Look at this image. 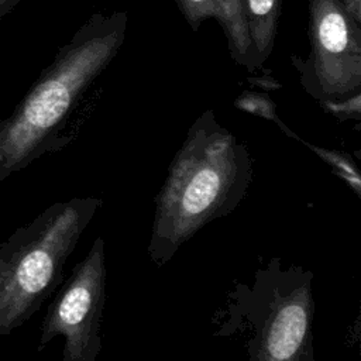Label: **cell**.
<instances>
[{"label":"cell","mask_w":361,"mask_h":361,"mask_svg":"<svg viewBox=\"0 0 361 361\" xmlns=\"http://www.w3.org/2000/svg\"><path fill=\"white\" fill-rule=\"evenodd\" d=\"M235 106H238L240 109L255 114V116H261L267 120H272L275 121L286 134H289L293 138H299L296 134H293L276 116L275 113V107L271 99H268L265 94L261 93H252V92H244L237 100H235Z\"/></svg>","instance_id":"obj_10"},{"label":"cell","mask_w":361,"mask_h":361,"mask_svg":"<svg viewBox=\"0 0 361 361\" xmlns=\"http://www.w3.org/2000/svg\"><path fill=\"white\" fill-rule=\"evenodd\" d=\"M302 141L305 145H307V148H310L313 152H316L324 162H327L333 171H336V173L343 178L353 189L354 192L360 196V173L357 171V166L353 164L351 158H348L345 154L340 152V151H331L327 148H322V147H316L312 145L303 140Z\"/></svg>","instance_id":"obj_9"},{"label":"cell","mask_w":361,"mask_h":361,"mask_svg":"<svg viewBox=\"0 0 361 361\" xmlns=\"http://www.w3.org/2000/svg\"><path fill=\"white\" fill-rule=\"evenodd\" d=\"M21 235H23V228L18 227L6 241L0 244V290L3 289L6 278L11 268L14 255L20 247Z\"/></svg>","instance_id":"obj_11"},{"label":"cell","mask_w":361,"mask_h":361,"mask_svg":"<svg viewBox=\"0 0 361 361\" xmlns=\"http://www.w3.org/2000/svg\"><path fill=\"white\" fill-rule=\"evenodd\" d=\"M310 52L292 56L303 89L323 107L361 94V23L341 0H307Z\"/></svg>","instance_id":"obj_5"},{"label":"cell","mask_w":361,"mask_h":361,"mask_svg":"<svg viewBox=\"0 0 361 361\" xmlns=\"http://www.w3.org/2000/svg\"><path fill=\"white\" fill-rule=\"evenodd\" d=\"M192 31L206 20H216L227 39L231 58L250 68V37L238 0H173Z\"/></svg>","instance_id":"obj_7"},{"label":"cell","mask_w":361,"mask_h":361,"mask_svg":"<svg viewBox=\"0 0 361 361\" xmlns=\"http://www.w3.org/2000/svg\"><path fill=\"white\" fill-rule=\"evenodd\" d=\"M103 200L56 202L23 226L20 247L0 290V337L21 327L63 282V267Z\"/></svg>","instance_id":"obj_4"},{"label":"cell","mask_w":361,"mask_h":361,"mask_svg":"<svg viewBox=\"0 0 361 361\" xmlns=\"http://www.w3.org/2000/svg\"><path fill=\"white\" fill-rule=\"evenodd\" d=\"M104 240L96 237L56 292L41 324L38 350L63 337V361H94L102 351V322L106 302Z\"/></svg>","instance_id":"obj_6"},{"label":"cell","mask_w":361,"mask_h":361,"mask_svg":"<svg viewBox=\"0 0 361 361\" xmlns=\"http://www.w3.org/2000/svg\"><path fill=\"white\" fill-rule=\"evenodd\" d=\"M250 37V68L264 65L274 49L282 0H238Z\"/></svg>","instance_id":"obj_8"},{"label":"cell","mask_w":361,"mask_h":361,"mask_svg":"<svg viewBox=\"0 0 361 361\" xmlns=\"http://www.w3.org/2000/svg\"><path fill=\"white\" fill-rule=\"evenodd\" d=\"M127 23V11L92 14L0 121V182L68 144V118L118 54Z\"/></svg>","instance_id":"obj_2"},{"label":"cell","mask_w":361,"mask_h":361,"mask_svg":"<svg viewBox=\"0 0 361 361\" xmlns=\"http://www.w3.org/2000/svg\"><path fill=\"white\" fill-rule=\"evenodd\" d=\"M252 180L250 151L210 109L189 127L155 196L149 259L164 267L210 221L228 216Z\"/></svg>","instance_id":"obj_1"},{"label":"cell","mask_w":361,"mask_h":361,"mask_svg":"<svg viewBox=\"0 0 361 361\" xmlns=\"http://www.w3.org/2000/svg\"><path fill=\"white\" fill-rule=\"evenodd\" d=\"M21 0H0V20L17 7Z\"/></svg>","instance_id":"obj_12"},{"label":"cell","mask_w":361,"mask_h":361,"mask_svg":"<svg viewBox=\"0 0 361 361\" xmlns=\"http://www.w3.org/2000/svg\"><path fill=\"white\" fill-rule=\"evenodd\" d=\"M313 272L268 258L233 282L213 316V336L237 343L250 361H314Z\"/></svg>","instance_id":"obj_3"}]
</instances>
